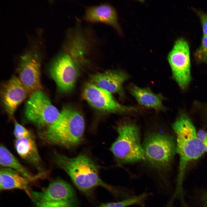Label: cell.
<instances>
[{
    "mask_svg": "<svg viewBox=\"0 0 207 207\" xmlns=\"http://www.w3.org/2000/svg\"><path fill=\"white\" fill-rule=\"evenodd\" d=\"M144 161L150 169L166 183V175L171 169L176 152L173 136L163 128L155 127L146 133L142 144Z\"/></svg>",
    "mask_w": 207,
    "mask_h": 207,
    "instance_id": "6da1fadb",
    "label": "cell"
},
{
    "mask_svg": "<svg viewBox=\"0 0 207 207\" xmlns=\"http://www.w3.org/2000/svg\"><path fill=\"white\" fill-rule=\"evenodd\" d=\"M172 127L176 136V152L180 157L175 190L181 192L184 191L183 185L187 165L203 155L204 145L198 137L191 120L185 113L179 114Z\"/></svg>",
    "mask_w": 207,
    "mask_h": 207,
    "instance_id": "7a4b0ae2",
    "label": "cell"
},
{
    "mask_svg": "<svg viewBox=\"0 0 207 207\" xmlns=\"http://www.w3.org/2000/svg\"><path fill=\"white\" fill-rule=\"evenodd\" d=\"M83 118L71 107L64 108L58 120L38 133L40 138L48 144L71 148L82 140L85 129Z\"/></svg>",
    "mask_w": 207,
    "mask_h": 207,
    "instance_id": "3957f363",
    "label": "cell"
},
{
    "mask_svg": "<svg viewBox=\"0 0 207 207\" xmlns=\"http://www.w3.org/2000/svg\"><path fill=\"white\" fill-rule=\"evenodd\" d=\"M53 158L55 163L67 173L75 185L83 193L89 194L98 186L115 191L114 188L101 180L96 165L87 155L70 158L55 152Z\"/></svg>",
    "mask_w": 207,
    "mask_h": 207,
    "instance_id": "277c9868",
    "label": "cell"
},
{
    "mask_svg": "<svg viewBox=\"0 0 207 207\" xmlns=\"http://www.w3.org/2000/svg\"><path fill=\"white\" fill-rule=\"evenodd\" d=\"M117 137L110 150L116 160L122 164L143 161L144 154L138 125L129 120L120 121L116 126Z\"/></svg>",
    "mask_w": 207,
    "mask_h": 207,
    "instance_id": "5b68a950",
    "label": "cell"
},
{
    "mask_svg": "<svg viewBox=\"0 0 207 207\" xmlns=\"http://www.w3.org/2000/svg\"><path fill=\"white\" fill-rule=\"evenodd\" d=\"M31 199L35 207H78L73 187L57 178L41 191H31Z\"/></svg>",
    "mask_w": 207,
    "mask_h": 207,
    "instance_id": "8992f818",
    "label": "cell"
},
{
    "mask_svg": "<svg viewBox=\"0 0 207 207\" xmlns=\"http://www.w3.org/2000/svg\"><path fill=\"white\" fill-rule=\"evenodd\" d=\"M24 113L27 119L39 131L54 124L60 115V112L41 90L30 95L25 104Z\"/></svg>",
    "mask_w": 207,
    "mask_h": 207,
    "instance_id": "52a82bcc",
    "label": "cell"
},
{
    "mask_svg": "<svg viewBox=\"0 0 207 207\" xmlns=\"http://www.w3.org/2000/svg\"><path fill=\"white\" fill-rule=\"evenodd\" d=\"M189 46L183 38L178 39L168 55L172 76L180 87L185 89L191 80Z\"/></svg>",
    "mask_w": 207,
    "mask_h": 207,
    "instance_id": "ba28073f",
    "label": "cell"
},
{
    "mask_svg": "<svg viewBox=\"0 0 207 207\" xmlns=\"http://www.w3.org/2000/svg\"><path fill=\"white\" fill-rule=\"evenodd\" d=\"M77 60L79 59L68 51L59 56L49 69L51 77L63 91L68 92L74 87L78 74Z\"/></svg>",
    "mask_w": 207,
    "mask_h": 207,
    "instance_id": "9c48e42d",
    "label": "cell"
},
{
    "mask_svg": "<svg viewBox=\"0 0 207 207\" xmlns=\"http://www.w3.org/2000/svg\"><path fill=\"white\" fill-rule=\"evenodd\" d=\"M82 95L90 106L102 111L124 112L133 109L131 107L120 104L114 99L111 93L90 82L86 83L84 86Z\"/></svg>",
    "mask_w": 207,
    "mask_h": 207,
    "instance_id": "30bf717a",
    "label": "cell"
},
{
    "mask_svg": "<svg viewBox=\"0 0 207 207\" xmlns=\"http://www.w3.org/2000/svg\"><path fill=\"white\" fill-rule=\"evenodd\" d=\"M37 52L30 51L22 55L18 68V78L30 95L41 90V62Z\"/></svg>",
    "mask_w": 207,
    "mask_h": 207,
    "instance_id": "8fae6325",
    "label": "cell"
},
{
    "mask_svg": "<svg viewBox=\"0 0 207 207\" xmlns=\"http://www.w3.org/2000/svg\"><path fill=\"white\" fill-rule=\"evenodd\" d=\"M29 94L18 77L13 76L3 85L1 91L2 101L5 111L13 118L18 106Z\"/></svg>",
    "mask_w": 207,
    "mask_h": 207,
    "instance_id": "7c38bea8",
    "label": "cell"
},
{
    "mask_svg": "<svg viewBox=\"0 0 207 207\" xmlns=\"http://www.w3.org/2000/svg\"><path fill=\"white\" fill-rule=\"evenodd\" d=\"M124 72L116 70H108L91 75L90 82L111 94L123 93L122 85L128 79Z\"/></svg>",
    "mask_w": 207,
    "mask_h": 207,
    "instance_id": "4fadbf2b",
    "label": "cell"
},
{
    "mask_svg": "<svg viewBox=\"0 0 207 207\" xmlns=\"http://www.w3.org/2000/svg\"><path fill=\"white\" fill-rule=\"evenodd\" d=\"M14 145L20 156L34 166L40 174L45 175L43 162L32 135L16 139Z\"/></svg>",
    "mask_w": 207,
    "mask_h": 207,
    "instance_id": "5bb4252c",
    "label": "cell"
},
{
    "mask_svg": "<svg viewBox=\"0 0 207 207\" xmlns=\"http://www.w3.org/2000/svg\"><path fill=\"white\" fill-rule=\"evenodd\" d=\"M84 18L89 22L106 24L112 26L120 33L121 32L116 12L110 5L103 4L88 7L86 10Z\"/></svg>",
    "mask_w": 207,
    "mask_h": 207,
    "instance_id": "9a60e30c",
    "label": "cell"
},
{
    "mask_svg": "<svg viewBox=\"0 0 207 207\" xmlns=\"http://www.w3.org/2000/svg\"><path fill=\"white\" fill-rule=\"evenodd\" d=\"M0 191L18 189L22 190L31 198L29 185L30 180L12 169L1 167L0 170Z\"/></svg>",
    "mask_w": 207,
    "mask_h": 207,
    "instance_id": "2e32d148",
    "label": "cell"
},
{
    "mask_svg": "<svg viewBox=\"0 0 207 207\" xmlns=\"http://www.w3.org/2000/svg\"><path fill=\"white\" fill-rule=\"evenodd\" d=\"M129 89L140 105L157 111L165 109L162 103L163 97L161 94H155L147 89L135 85L131 86Z\"/></svg>",
    "mask_w": 207,
    "mask_h": 207,
    "instance_id": "e0dca14e",
    "label": "cell"
},
{
    "mask_svg": "<svg viewBox=\"0 0 207 207\" xmlns=\"http://www.w3.org/2000/svg\"><path fill=\"white\" fill-rule=\"evenodd\" d=\"M0 164L1 167L13 169L29 179L32 182L37 178L43 177L40 174L37 176L33 175L3 144L1 145L0 147Z\"/></svg>",
    "mask_w": 207,
    "mask_h": 207,
    "instance_id": "ac0fdd59",
    "label": "cell"
},
{
    "mask_svg": "<svg viewBox=\"0 0 207 207\" xmlns=\"http://www.w3.org/2000/svg\"><path fill=\"white\" fill-rule=\"evenodd\" d=\"M203 35L201 45L195 53L196 60L200 62H207V14L201 18Z\"/></svg>",
    "mask_w": 207,
    "mask_h": 207,
    "instance_id": "d6986e66",
    "label": "cell"
},
{
    "mask_svg": "<svg viewBox=\"0 0 207 207\" xmlns=\"http://www.w3.org/2000/svg\"><path fill=\"white\" fill-rule=\"evenodd\" d=\"M149 193L144 192L137 196L128 198L124 200L116 202L103 203L96 207H126L135 204L143 205V202Z\"/></svg>",
    "mask_w": 207,
    "mask_h": 207,
    "instance_id": "ffe728a7",
    "label": "cell"
},
{
    "mask_svg": "<svg viewBox=\"0 0 207 207\" xmlns=\"http://www.w3.org/2000/svg\"><path fill=\"white\" fill-rule=\"evenodd\" d=\"M14 134L16 139L27 137L32 135L30 131L16 120H14Z\"/></svg>",
    "mask_w": 207,
    "mask_h": 207,
    "instance_id": "44dd1931",
    "label": "cell"
},
{
    "mask_svg": "<svg viewBox=\"0 0 207 207\" xmlns=\"http://www.w3.org/2000/svg\"><path fill=\"white\" fill-rule=\"evenodd\" d=\"M195 198L196 207H207V187L202 189Z\"/></svg>",
    "mask_w": 207,
    "mask_h": 207,
    "instance_id": "7402d4cb",
    "label": "cell"
},
{
    "mask_svg": "<svg viewBox=\"0 0 207 207\" xmlns=\"http://www.w3.org/2000/svg\"><path fill=\"white\" fill-rule=\"evenodd\" d=\"M199 138L204 143L207 140V133L204 130H200L197 133Z\"/></svg>",
    "mask_w": 207,
    "mask_h": 207,
    "instance_id": "603a6c76",
    "label": "cell"
},
{
    "mask_svg": "<svg viewBox=\"0 0 207 207\" xmlns=\"http://www.w3.org/2000/svg\"><path fill=\"white\" fill-rule=\"evenodd\" d=\"M205 151L207 153V140L204 143Z\"/></svg>",
    "mask_w": 207,
    "mask_h": 207,
    "instance_id": "cb8c5ba5",
    "label": "cell"
},
{
    "mask_svg": "<svg viewBox=\"0 0 207 207\" xmlns=\"http://www.w3.org/2000/svg\"></svg>",
    "mask_w": 207,
    "mask_h": 207,
    "instance_id": "d4e9b609",
    "label": "cell"
}]
</instances>
